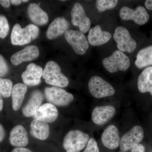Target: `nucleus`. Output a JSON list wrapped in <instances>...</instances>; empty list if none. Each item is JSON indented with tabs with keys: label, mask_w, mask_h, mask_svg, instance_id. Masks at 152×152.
Returning a JSON list of instances; mask_svg holds the SVG:
<instances>
[{
	"label": "nucleus",
	"mask_w": 152,
	"mask_h": 152,
	"mask_svg": "<svg viewBox=\"0 0 152 152\" xmlns=\"http://www.w3.org/2000/svg\"><path fill=\"white\" fill-rule=\"evenodd\" d=\"M5 136V131L2 125L0 124V142H2Z\"/></svg>",
	"instance_id": "obj_33"
},
{
	"label": "nucleus",
	"mask_w": 152,
	"mask_h": 152,
	"mask_svg": "<svg viewBox=\"0 0 152 152\" xmlns=\"http://www.w3.org/2000/svg\"><path fill=\"white\" fill-rule=\"evenodd\" d=\"M135 65L142 69L152 66V45L140 50L136 56Z\"/></svg>",
	"instance_id": "obj_25"
},
{
	"label": "nucleus",
	"mask_w": 152,
	"mask_h": 152,
	"mask_svg": "<svg viewBox=\"0 0 152 152\" xmlns=\"http://www.w3.org/2000/svg\"><path fill=\"white\" fill-rule=\"evenodd\" d=\"M113 38L119 50L123 53H133L137 46V42L132 37L127 29L122 26L115 29Z\"/></svg>",
	"instance_id": "obj_7"
},
{
	"label": "nucleus",
	"mask_w": 152,
	"mask_h": 152,
	"mask_svg": "<svg viewBox=\"0 0 152 152\" xmlns=\"http://www.w3.org/2000/svg\"><path fill=\"white\" fill-rule=\"evenodd\" d=\"M39 55L38 47L35 45L28 46L21 50L14 53L11 57V63L13 65L18 66L25 61L35 59Z\"/></svg>",
	"instance_id": "obj_13"
},
{
	"label": "nucleus",
	"mask_w": 152,
	"mask_h": 152,
	"mask_svg": "<svg viewBox=\"0 0 152 152\" xmlns=\"http://www.w3.org/2000/svg\"><path fill=\"white\" fill-rule=\"evenodd\" d=\"M71 15L72 23L75 26L78 27L80 31L85 34L89 31L91 20L86 15L82 5L76 3L71 11Z\"/></svg>",
	"instance_id": "obj_11"
},
{
	"label": "nucleus",
	"mask_w": 152,
	"mask_h": 152,
	"mask_svg": "<svg viewBox=\"0 0 152 152\" xmlns=\"http://www.w3.org/2000/svg\"><path fill=\"white\" fill-rule=\"evenodd\" d=\"M10 26L7 19L4 16L0 15V39H4L7 36Z\"/></svg>",
	"instance_id": "obj_28"
},
{
	"label": "nucleus",
	"mask_w": 152,
	"mask_h": 152,
	"mask_svg": "<svg viewBox=\"0 0 152 152\" xmlns=\"http://www.w3.org/2000/svg\"><path fill=\"white\" fill-rule=\"evenodd\" d=\"M43 71L42 68L36 64H29L27 67L26 70L22 74L23 82L25 85L31 86L39 85L41 82Z\"/></svg>",
	"instance_id": "obj_14"
},
{
	"label": "nucleus",
	"mask_w": 152,
	"mask_h": 152,
	"mask_svg": "<svg viewBox=\"0 0 152 152\" xmlns=\"http://www.w3.org/2000/svg\"><path fill=\"white\" fill-rule=\"evenodd\" d=\"M11 145L17 148H24L29 143V136L24 127L18 125L12 128L10 134Z\"/></svg>",
	"instance_id": "obj_17"
},
{
	"label": "nucleus",
	"mask_w": 152,
	"mask_h": 152,
	"mask_svg": "<svg viewBox=\"0 0 152 152\" xmlns=\"http://www.w3.org/2000/svg\"><path fill=\"white\" fill-rule=\"evenodd\" d=\"M65 38L77 54L84 55L89 47V44L84 34L80 31L68 30L65 33Z\"/></svg>",
	"instance_id": "obj_9"
},
{
	"label": "nucleus",
	"mask_w": 152,
	"mask_h": 152,
	"mask_svg": "<svg viewBox=\"0 0 152 152\" xmlns=\"http://www.w3.org/2000/svg\"><path fill=\"white\" fill-rule=\"evenodd\" d=\"M118 2L117 0H97L96 1V7L99 12H102L115 7Z\"/></svg>",
	"instance_id": "obj_27"
},
{
	"label": "nucleus",
	"mask_w": 152,
	"mask_h": 152,
	"mask_svg": "<svg viewBox=\"0 0 152 152\" xmlns=\"http://www.w3.org/2000/svg\"><path fill=\"white\" fill-rule=\"evenodd\" d=\"M83 152H100L97 143L94 139H89Z\"/></svg>",
	"instance_id": "obj_29"
},
{
	"label": "nucleus",
	"mask_w": 152,
	"mask_h": 152,
	"mask_svg": "<svg viewBox=\"0 0 152 152\" xmlns=\"http://www.w3.org/2000/svg\"><path fill=\"white\" fill-rule=\"evenodd\" d=\"M42 93L39 90H35L32 93L27 103L22 109L23 115L27 118L34 116L37 110L43 101Z\"/></svg>",
	"instance_id": "obj_18"
},
{
	"label": "nucleus",
	"mask_w": 152,
	"mask_h": 152,
	"mask_svg": "<svg viewBox=\"0 0 152 152\" xmlns=\"http://www.w3.org/2000/svg\"><path fill=\"white\" fill-rule=\"evenodd\" d=\"M12 88V82L10 80L0 78V94L3 97H10L11 96Z\"/></svg>",
	"instance_id": "obj_26"
},
{
	"label": "nucleus",
	"mask_w": 152,
	"mask_h": 152,
	"mask_svg": "<svg viewBox=\"0 0 152 152\" xmlns=\"http://www.w3.org/2000/svg\"><path fill=\"white\" fill-rule=\"evenodd\" d=\"M104 68L111 73L119 71L125 72L130 66L131 63L129 57L123 52L117 50L110 56L102 61Z\"/></svg>",
	"instance_id": "obj_4"
},
{
	"label": "nucleus",
	"mask_w": 152,
	"mask_h": 152,
	"mask_svg": "<svg viewBox=\"0 0 152 152\" xmlns=\"http://www.w3.org/2000/svg\"><path fill=\"white\" fill-rule=\"evenodd\" d=\"M58 111L56 106L50 103H47L42 104L38 108L34 116V119L48 124L54 122L58 118Z\"/></svg>",
	"instance_id": "obj_16"
},
{
	"label": "nucleus",
	"mask_w": 152,
	"mask_h": 152,
	"mask_svg": "<svg viewBox=\"0 0 152 152\" xmlns=\"http://www.w3.org/2000/svg\"><path fill=\"white\" fill-rule=\"evenodd\" d=\"M11 152H33L31 150L25 148H16Z\"/></svg>",
	"instance_id": "obj_32"
},
{
	"label": "nucleus",
	"mask_w": 152,
	"mask_h": 152,
	"mask_svg": "<svg viewBox=\"0 0 152 152\" xmlns=\"http://www.w3.org/2000/svg\"><path fill=\"white\" fill-rule=\"evenodd\" d=\"M90 94L94 97L101 99L113 96L115 91L110 84L100 77L93 76L88 82Z\"/></svg>",
	"instance_id": "obj_6"
},
{
	"label": "nucleus",
	"mask_w": 152,
	"mask_h": 152,
	"mask_svg": "<svg viewBox=\"0 0 152 152\" xmlns=\"http://www.w3.org/2000/svg\"><path fill=\"white\" fill-rule=\"evenodd\" d=\"M4 107V100H3V96L0 94V112L2 110Z\"/></svg>",
	"instance_id": "obj_37"
},
{
	"label": "nucleus",
	"mask_w": 152,
	"mask_h": 152,
	"mask_svg": "<svg viewBox=\"0 0 152 152\" xmlns=\"http://www.w3.org/2000/svg\"><path fill=\"white\" fill-rule=\"evenodd\" d=\"M137 88L140 92L149 93L152 96V66L145 68L139 75Z\"/></svg>",
	"instance_id": "obj_23"
},
{
	"label": "nucleus",
	"mask_w": 152,
	"mask_h": 152,
	"mask_svg": "<svg viewBox=\"0 0 152 152\" xmlns=\"http://www.w3.org/2000/svg\"><path fill=\"white\" fill-rule=\"evenodd\" d=\"M9 67L4 58L0 55V77H4L7 73Z\"/></svg>",
	"instance_id": "obj_30"
},
{
	"label": "nucleus",
	"mask_w": 152,
	"mask_h": 152,
	"mask_svg": "<svg viewBox=\"0 0 152 152\" xmlns=\"http://www.w3.org/2000/svg\"><path fill=\"white\" fill-rule=\"evenodd\" d=\"M27 89L26 85L20 83L16 84L13 87L11 96L12 107L14 110L17 111L21 107Z\"/></svg>",
	"instance_id": "obj_24"
},
{
	"label": "nucleus",
	"mask_w": 152,
	"mask_h": 152,
	"mask_svg": "<svg viewBox=\"0 0 152 152\" xmlns=\"http://www.w3.org/2000/svg\"><path fill=\"white\" fill-rule=\"evenodd\" d=\"M69 27V22L65 18L59 17L55 19L49 26L46 32L47 38L53 39L65 33Z\"/></svg>",
	"instance_id": "obj_20"
},
{
	"label": "nucleus",
	"mask_w": 152,
	"mask_h": 152,
	"mask_svg": "<svg viewBox=\"0 0 152 152\" xmlns=\"http://www.w3.org/2000/svg\"><path fill=\"white\" fill-rule=\"evenodd\" d=\"M45 94L49 103L58 107L67 106L74 100L73 95L59 87H47Z\"/></svg>",
	"instance_id": "obj_5"
},
{
	"label": "nucleus",
	"mask_w": 152,
	"mask_h": 152,
	"mask_svg": "<svg viewBox=\"0 0 152 152\" xmlns=\"http://www.w3.org/2000/svg\"><path fill=\"white\" fill-rule=\"evenodd\" d=\"M39 33V29L35 25L29 24L23 28L19 24H16L11 33V43L14 45H26L37 38Z\"/></svg>",
	"instance_id": "obj_1"
},
{
	"label": "nucleus",
	"mask_w": 152,
	"mask_h": 152,
	"mask_svg": "<svg viewBox=\"0 0 152 152\" xmlns=\"http://www.w3.org/2000/svg\"><path fill=\"white\" fill-rule=\"evenodd\" d=\"M112 38L110 32L103 31L99 25L90 29L88 35L89 44L93 46H99L108 42Z\"/></svg>",
	"instance_id": "obj_19"
},
{
	"label": "nucleus",
	"mask_w": 152,
	"mask_h": 152,
	"mask_svg": "<svg viewBox=\"0 0 152 152\" xmlns=\"http://www.w3.org/2000/svg\"><path fill=\"white\" fill-rule=\"evenodd\" d=\"M30 132L35 138L45 140L50 136V128L48 123L41 120L34 119L30 125Z\"/></svg>",
	"instance_id": "obj_21"
},
{
	"label": "nucleus",
	"mask_w": 152,
	"mask_h": 152,
	"mask_svg": "<svg viewBox=\"0 0 152 152\" xmlns=\"http://www.w3.org/2000/svg\"><path fill=\"white\" fill-rule=\"evenodd\" d=\"M113 106L105 105L96 107L92 113L93 122L98 126H102L108 122L115 113Z\"/></svg>",
	"instance_id": "obj_12"
},
{
	"label": "nucleus",
	"mask_w": 152,
	"mask_h": 152,
	"mask_svg": "<svg viewBox=\"0 0 152 152\" xmlns=\"http://www.w3.org/2000/svg\"><path fill=\"white\" fill-rule=\"evenodd\" d=\"M104 146L110 150L117 148L120 145V139L118 130L116 126L111 125L104 130L101 137Z\"/></svg>",
	"instance_id": "obj_15"
},
{
	"label": "nucleus",
	"mask_w": 152,
	"mask_h": 152,
	"mask_svg": "<svg viewBox=\"0 0 152 152\" xmlns=\"http://www.w3.org/2000/svg\"><path fill=\"white\" fill-rule=\"evenodd\" d=\"M0 4L4 7L8 8L10 6V2L9 0H0Z\"/></svg>",
	"instance_id": "obj_35"
},
{
	"label": "nucleus",
	"mask_w": 152,
	"mask_h": 152,
	"mask_svg": "<svg viewBox=\"0 0 152 152\" xmlns=\"http://www.w3.org/2000/svg\"><path fill=\"white\" fill-rule=\"evenodd\" d=\"M143 129L141 126L133 127L129 132L125 134L120 140V148L125 152L132 150L140 144L143 139Z\"/></svg>",
	"instance_id": "obj_10"
},
{
	"label": "nucleus",
	"mask_w": 152,
	"mask_h": 152,
	"mask_svg": "<svg viewBox=\"0 0 152 152\" xmlns=\"http://www.w3.org/2000/svg\"><path fill=\"white\" fill-rule=\"evenodd\" d=\"M89 135L79 130H71L65 136L63 145L66 152H80L86 146Z\"/></svg>",
	"instance_id": "obj_3"
},
{
	"label": "nucleus",
	"mask_w": 152,
	"mask_h": 152,
	"mask_svg": "<svg viewBox=\"0 0 152 152\" xmlns=\"http://www.w3.org/2000/svg\"><path fill=\"white\" fill-rule=\"evenodd\" d=\"M10 2L12 4L15 6L19 5L22 3V1L20 0H11Z\"/></svg>",
	"instance_id": "obj_36"
},
{
	"label": "nucleus",
	"mask_w": 152,
	"mask_h": 152,
	"mask_svg": "<svg viewBox=\"0 0 152 152\" xmlns=\"http://www.w3.org/2000/svg\"><path fill=\"white\" fill-rule=\"evenodd\" d=\"M42 77L47 84L55 87L65 88L69 83V79L61 72L59 66L53 61L47 63L43 71Z\"/></svg>",
	"instance_id": "obj_2"
},
{
	"label": "nucleus",
	"mask_w": 152,
	"mask_h": 152,
	"mask_svg": "<svg viewBox=\"0 0 152 152\" xmlns=\"http://www.w3.org/2000/svg\"><path fill=\"white\" fill-rule=\"evenodd\" d=\"M27 13L30 20L36 24L43 26L46 24L48 21V14L39 5L35 3H32L29 5Z\"/></svg>",
	"instance_id": "obj_22"
},
{
	"label": "nucleus",
	"mask_w": 152,
	"mask_h": 152,
	"mask_svg": "<svg viewBox=\"0 0 152 152\" xmlns=\"http://www.w3.org/2000/svg\"></svg>",
	"instance_id": "obj_39"
},
{
	"label": "nucleus",
	"mask_w": 152,
	"mask_h": 152,
	"mask_svg": "<svg viewBox=\"0 0 152 152\" xmlns=\"http://www.w3.org/2000/svg\"><path fill=\"white\" fill-rule=\"evenodd\" d=\"M145 7L146 10L152 11V0H146L145 1Z\"/></svg>",
	"instance_id": "obj_34"
},
{
	"label": "nucleus",
	"mask_w": 152,
	"mask_h": 152,
	"mask_svg": "<svg viewBox=\"0 0 152 152\" xmlns=\"http://www.w3.org/2000/svg\"><path fill=\"white\" fill-rule=\"evenodd\" d=\"M119 15L124 20H132L137 25L145 24L150 19V16L146 9L143 6H137L135 9L124 7L120 10Z\"/></svg>",
	"instance_id": "obj_8"
},
{
	"label": "nucleus",
	"mask_w": 152,
	"mask_h": 152,
	"mask_svg": "<svg viewBox=\"0 0 152 152\" xmlns=\"http://www.w3.org/2000/svg\"><path fill=\"white\" fill-rule=\"evenodd\" d=\"M22 2H27L28 1V0H22Z\"/></svg>",
	"instance_id": "obj_38"
},
{
	"label": "nucleus",
	"mask_w": 152,
	"mask_h": 152,
	"mask_svg": "<svg viewBox=\"0 0 152 152\" xmlns=\"http://www.w3.org/2000/svg\"><path fill=\"white\" fill-rule=\"evenodd\" d=\"M145 148L142 144H139L133 148L131 152H145Z\"/></svg>",
	"instance_id": "obj_31"
}]
</instances>
